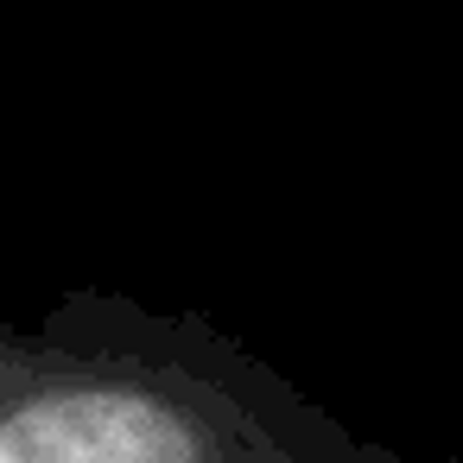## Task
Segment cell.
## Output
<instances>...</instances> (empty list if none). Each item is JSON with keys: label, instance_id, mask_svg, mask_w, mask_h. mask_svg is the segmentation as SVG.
I'll use <instances>...</instances> for the list:
<instances>
[{"label": "cell", "instance_id": "cell-1", "mask_svg": "<svg viewBox=\"0 0 463 463\" xmlns=\"http://www.w3.org/2000/svg\"><path fill=\"white\" fill-rule=\"evenodd\" d=\"M0 463H412L203 311L71 286L0 311Z\"/></svg>", "mask_w": 463, "mask_h": 463}]
</instances>
